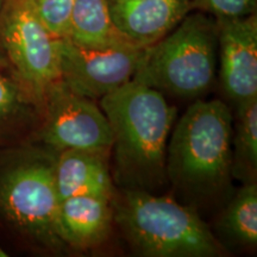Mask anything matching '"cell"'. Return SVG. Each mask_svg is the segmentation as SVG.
Segmentation results:
<instances>
[{
    "instance_id": "cell-1",
    "label": "cell",
    "mask_w": 257,
    "mask_h": 257,
    "mask_svg": "<svg viewBox=\"0 0 257 257\" xmlns=\"http://www.w3.org/2000/svg\"><path fill=\"white\" fill-rule=\"evenodd\" d=\"M113 136L114 180L121 189L153 193L166 184L167 143L178 110L165 94L130 81L100 99Z\"/></svg>"
},
{
    "instance_id": "cell-2",
    "label": "cell",
    "mask_w": 257,
    "mask_h": 257,
    "mask_svg": "<svg viewBox=\"0 0 257 257\" xmlns=\"http://www.w3.org/2000/svg\"><path fill=\"white\" fill-rule=\"evenodd\" d=\"M232 112L220 100H197L173 128L167 143V180L194 199L211 198L229 188Z\"/></svg>"
},
{
    "instance_id": "cell-3",
    "label": "cell",
    "mask_w": 257,
    "mask_h": 257,
    "mask_svg": "<svg viewBox=\"0 0 257 257\" xmlns=\"http://www.w3.org/2000/svg\"><path fill=\"white\" fill-rule=\"evenodd\" d=\"M113 220L130 245L148 257H218L224 246L191 207L146 191L121 189L111 199Z\"/></svg>"
},
{
    "instance_id": "cell-4",
    "label": "cell",
    "mask_w": 257,
    "mask_h": 257,
    "mask_svg": "<svg viewBox=\"0 0 257 257\" xmlns=\"http://www.w3.org/2000/svg\"><path fill=\"white\" fill-rule=\"evenodd\" d=\"M217 53L218 25L201 14L186 16L144 49L133 80L162 94L199 98L216 79Z\"/></svg>"
},
{
    "instance_id": "cell-5",
    "label": "cell",
    "mask_w": 257,
    "mask_h": 257,
    "mask_svg": "<svg viewBox=\"0 0 257 257\" xmlns=\"http://www.w3.org/2000/svg\"><path fill=\"white\" fill-rule=\"evenodd\" d=\"M0 43L14 66L21 88L43 101L60 81L56 38L38 17L32 0H4Z\"/></svg>"
},
{
    "instance_id": "cell-6",
    "label": "cell",
    "mask_w": 257,
    "mask_h": 257,
    "mask_svg": "<svg viewBox=\"0 0 257 257\" xmlns=\"http://www.w3.org/2000/svg\"><path fill=\"white\" fill-rule=\"evenodd\" d=\"M0 208L16 227L44 246L66 245L59 229L60 199L51 163L34 161L10 169L0 180Z\"/></svg>"
},
{
    "instance_id": "cell-7",
    "label": "cell",
    "mask_w": 257,
    "mask_h": 257,
    "mask_svg": "<svg viewBox=\"0 0 257 257\" xmlns=\"http://www.w3.org/2000/svg\"><path fill=\"white\" fill-rule=\"evenodd\" d=\"M60 81L85 98L101 99L133 80L144 49L136 46L92 49L56 38Z\"/></svg>"
},
{
    "instance_id": "cell-8",
    "label": "cell",
    "mask_w": 257,
    "mask_h": 257,
    "mask_svg": "<svg viewBox=\"0 0 257 257\" xmlns=\"http://www.w3.org/2000/svg\"><path fill=\"white\" fill-rule=\"evenodd\" d=\"M44 102L48 107L44 142L60 152L79 149L110 156L113 146L111 126L94 101L75 94L57 81Z\"/></svg>"
},
{
    "instance_id": "cell-9",
    "label": "cell",
    "mask_w": 257,
    "mask_h": 257,
    "mask_svg": "<svg viewBox=\"0 0 257 257\" xmlns=\"http://www.w3.org/2000/svg\"><path fill=\"white\" fill-rule=\"evenodd\" d=\"M220 85L234 104L257 98V18L218 19Z\"/></svg>"
},
{
    "instance_id": "cell-10",
    "label": "cell",
    "mask_w": 257,
    "mask_h": 257,
    "mask_svg": "<svg viewBox=\"0 0 257 257\" xmlns=\"http://www.w3.org/2000/svg\"><path fill=\"white\" fill-rule=\"evenodd\" d=\"M115 27L137 47L162 40L187 16L191 0H107Z\"/></svg>"
},
{
    "instance_id": "cell-11",
    "label": "cell",
    "mask_w": 257,
    "mask_h": 257,
    "mask_svg": "<svg viewBox=\"0 0 257 257\" xmlns=\"http://www.w3.org/2000/svg\"><path fill=\"white\" fill-rule=\"evenodd\" d=\"M113 221L111 200L95 195H74L60 201L59 229L66 245L88 249L107 238Z\"/></svg>"
},
{
    "instance_id": "cell-12",
    "label": "cell",
    "mask_w": 257,
    "mask_h": 257,
    "mask_svg": "<svg viewBox=\"0 0 257 257\" xmlns=\"http://www.w3.org/2000/svg\"><path fill=\"white\" fill-rule=\"evenodd\" d=\"M60 201L74 195H95L112 199L113 184L107 157L79 149H66L54 163Z\"/></svg>"
},
{
    "instance_id": "cell-13",
    "label": "cell",
    "mask_w": 257,
    "mask_h": 257,
    "mask_svg": "<svg viewBox=\"0 0 257 257\" xmlns=\"http://www.w3.org/2000/svg\"><path fill=\"white\" fill-rule=\"evenodd\" d=\"M66 38L92 49L136 46L115 27L107 0H75Z\"/></svg>"
},
{
    "instance_id": "cell-14",
    "label": "cell",
    "mask_w": 257,
    "mask_h": 257,
    "mask_svg": "<svg viewBox=\"0 0 257 257\" xmlns=\"http://www.w3.org/2000/svg\"><path fill=\"white\" fill-rule=\"evenodd\" d=\"M231 175L243 184L257 176V98L237 105L232 121Z\"/></svg>"
},
{
    "instance_id": "cell-15",
    "label": "cell",
    "mask_w": 257,
    "mask_h": 257,
    "mask_svg": "<svg viewBox=\"0 0 257 257\" xmlns=\"http://www.w3.org/2000/svg\"><path fill=\"white\" fill-rule=\"evenodd\" d=\"M217 231L224 242L243 248L257 244V185L244 184L218 220Z\"/></svg>"
},
{
    "instance_id": "cell-16",
    "label": "cell",
    "mask_w": 257,
    "mask_h": 257,
    "mask_svg": "<svg viewBox=\"0 0 257 257\" xmlns=\"http://www.w3.org/2000/svg\"><path fill=\"white\" fill-rule=\"evenodd\" d=\"M38 17L55 38L66 37L75 0H32Z\"/></svg>"
},
{
    "instance_id": "cell-17",
    "label": "cell",
    "mask_w": 257,
    "mask_h": 257,
    "mask_svg": "<svg viewBox=\"0 0 257 257\" xmlns=\"http://www.w3.org/2000/svg\"><path fill=\"white\" fill-rule=\"evenodd\" d=\"M194 5L218 19H232L255 14L256 0H194Z\"/></svg>"
},
{
    "instance_id": "cell-18",
    "label": "cell",
    "mask_w": 257,
    "mask_h": 257,
    "mask_svg": "<svg viewBox=\"0 0 257 257\" xmlns=\"http://www.w3.org/2000/svg\"><path fill=\"white\" fill-rule=\"evenodd\" d=\"M21 86L0 75V119L15 113L22 100Z\"/></svg>"
},
{
    "instance_id": "cell-19",
    "label": "cell",
    "mask_w": 257,
    "mask_h": 257,
    "mask_svg": "<svg viewBox=\"0 0 257 257\" xmlns=\"http://www.w3.org/2000/svg\"><path fill=\"white\" fill-rule=\"evenodd\" d=\"M4 256H8V253H6L4 250L0 248V257H4Z\"/></svg>"
},
{
    "instance_id": "cell-20",
    "label": "cell",
    "mask_w": 257,
    "mask_h": 257,
    "mask_svg": "<svg viewBox=\"0 0 257 257\" xmlns=\"http://www.w3.org/2000/svg\"><path fill=\"white\" fill-rule=\"evenodd\" d=\"M3 3H4V0H0V12H2V8H3ZM0 46H2V43H0Z\"/></svg>"
}]
</instances>
